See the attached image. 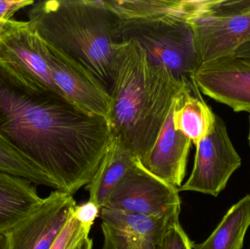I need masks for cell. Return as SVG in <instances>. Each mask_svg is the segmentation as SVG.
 I'll return each mask as SVG.
<instances>
[{
  "mask_svg": "<svg viewBox=\"0 0 250 249\" xmlns=\"http://www.w3.org/2000/svg\"><path fill=\"white\" fill-rule=\"evenodd\" d=\"M110 136L105 117L0 64V139L36 165L57 191L73 196L89 184Z\"/></svg>",
  "mask_w": 250,
  "mask_h": 249,
  "instance_id": "6da1fadb",
  "label": "cell"
},
{
  "mask_svg": "<svg viewBox=\"0 0 250 249\" xmlns=\"http://www.w3.org/2000/svg\"><path fill=\"white\" fill-rule=\"evenodd\" d=\"M248 140H249V143L250 146V130H249V136H248Z\"/></svg>",
  "mask_w": 250,
  "mask_h": 249,
  "instance_id": "83f0119b",
  "label": "cell"
},
{
  "mask_svg": "<svg viewBox=\"0 0 250 249\" xmlns=\"http://www.w3.org/2000/svg\"><path fill=\"white\" fill-rule=\"evenodd\" d=\"M192 244L176 216L167 222L155 249H192Z\"/></svg>",
  "mask_w": 250,
  "mask_h": 249,
  "instance_id": "44dd1931",
  "label": "cell"
},
{
  "mask_svg": "<svg viewBox=\"0 0 250 249\" xmlns=\"http://www.w3.org/2000/svg\"><path fill=\"white\" fill-rule=\"evenodd\" d=\"M93 249V240L88 237L80 245L78 246L75 249Z\"/></svg>",
  "mask_w": 250,
  "mask_h": 249,
  "instance_id": "d4e9b609",
  "label": "cell"
},
{
  "mask_svg": "<svg viewBox=\"0 0 250 249\" xmlns=\"http://www.w3.org/2000/svg\"><path fill=\"white\" fill-rule=\"evenodd\" d=\"M42 200L33 183L0 171V232H8L24 220Z\"/></svg>",
  "mask_w": 250,
  "mask_h": 249,
  "instance_id": "9a60e30c",
  "label": "cell"
},
{
  "mask_svg": "<svg viewBox=\"0 0 250 249\" xmlns=\"http://www.w3.org/2000/svg\"><path fill=\"white\" fill-rule=\"evenodd\" d=\"M0 171L29 180L36 185L54 189L52 181L29 159L0 139Z\"/></svg>",
  "mask_w": 250,
  "mask_h": 249,
  "instance_id": "d6986e66",
  "label": "cell"
},
{
  "mask_svg": "<svg viewBox=\"0 0 250 249\" xmlns=\"http://www.w3.org/2000/svg\"><path fill=\"white\" fill-rule=\"evenodd\" d=\"M216 115L203 99L196 84L187 88L175 101V129L196 146L214 127Z\"/></svg>",
  "mask_w": 250,
  "mask_h": 249,
  "instance_id": "e0dca14e",
  "label": "cell"
},
{
  "mask_svg": "<svg viewBox=\"0 0 250 249\" xmlns=\"http://www.w3.org/2000/svg\"><path fill=\"white\" fill-rule=\"evenodd\" d=\"M44 47L45 42L29 22L11 19L0 33V64L28 83L64 96L53 80Z\"/></svg>",
  "mask_w": 250,
  "mask_h": 249,
  "instance_id": "ba28073f",
  "label": "cell"
},
{
  "mask_svg": "<svg viewBox=\"0 0 250 249\" xmlns=\"http://www.w3.org/2000/svg\"><path fill=\"white\" fill-rule=\"evenodd\" d=\"M114 35L118 42L136 41L150 62L165 66L176 78L188 84L195 83L194 75L200 62L193 29L188 21L116 17Z\"/></svg>",
  "mask_w": 250,
  "mask_h": 249,
  "instance_id": "277c9868",
  "label": "cell"
},
{
  "mask_svg": "<svg viewBox=\"0 0 250 249\" xmlns=\"http://www.w3.org/2000/svg\"><path fill=\"white\" fill-rule=\"evenodd\" d=\"M179 192L138 162L113 190L104 209L169 220L180 215Z\"/></svg>",
  "mask_w": 250,
  "mask_h": 249,
  "instance_id": "8992f818",
  "label": "cell"
},
{
  "mask_svg": "<svg viewBox=\"0 0 250 249\" xmlns=\"http://www.w3.org/2000/svg\"><path fill=\"white\" fill-rule=\"evenodd\" d=\"M27 15L42 40L77 61L109 92L118 42L115 16L104 0L35 1Z\"/></svg>",
  "mask_w": 250,
  "mask_h": 249,
  "instance_id": "3957f363",
  "label": "cell"
},
{
  "mask_svg": "<svg viewBox=\"0 0 250 249\" xmlns=\"http://www.w3.org/2000/svg\"><path fill=\"white\" fill-rule=\"evenodd\" d=\"M188 22L200 66L233 55L250 39V0H202Z\"/></svg>",
  "mask_w": 250,
  "mask_h": 249,
  "instance_id": "5b68a950",
  "label": "cell"
},
{
  "mask_svg": "<svg viewBox=\"0 0 250 249\" xmlns=\"http://www.w3.org/2000/svg\"><path fill=\"white\" fill-rule=\"evenodd\" d=\"M100 212L99 208L89 200L82 206H76L74 214L79 222L83 225L92 227L95 219L99 216Z\"/></svg>",
  "mask_w": 250,
  "mask_h": 249,
  "instance_id": "7402d4cb",
  "label": "cell"
},
{
  "mask_svg": "<svg viewBox=\"0 0 250 249\" xmlns=\"http://www.w3.org/2000/svg\"><path fill=\"white\" fill-rule=\"evenodd\" d=\"M234 55L239 58H245L250 61V39L240 47L235 52Z\"/></svg>",
  "mask_w": 250,
  "mask_h": 249,
  "instance_id": "cb8c5ba5",
  "label": "cell"
},
{
  "mask_svg": "<svg viewBox=\"0 0 250 249\" xmlns=\"http://www.w3.org/2000/svg\"><path fill=\"white\" fill-rule=\"evenodd\" d=\"M137 163L120 140L110 136L102 160L89 184L85 186L89 194V201L95 203L100 210L104 209L113 190Z\"/></svg>",
  "mask_w": 250,
  "mask_h": 249,
  "instance_id": "5bb4252c",
  "label": "cell"
},
{
  "mask_svg": "<svg viewBox=\"0 0 250 249\" xmlns=\"http://www.w3.org/2000/svg\"><path fill=\"white\" fill-rule=\"evenodd\" d=\"M102 249H155L167 219L102 209ZM170 220V219H169Z\"/></svg>",
  "mask_w": 250,
  "mask_h": 249,
  "instance_id": "7c38bea8",
  "label": "cell"
},
{
  "mask_svg": "<svg viewBox=\"0 0 250 249\" xmlns=\"http://www.w3.org/2000/svg\"><path fill=\"white\" fill-rule=\"evenodd\" d=\"M202 0H106L105 5L120 19H157L188 21Z\"/></svg>",
  "mask_w": 250,
  "mask_h": 249,
  "instance_id": "2e32d148",
  "label": "cell"
},
{
  "mask_svg": "<svg viewBox=\"0 0 250 249\" xmlns=\"http://www.w3.org/2000/svg\"><path fill=\"white\" fill-rule=\"evenodd\" d=\"M44 56L54 83L67 99L84 111L108 118L109 94L90 73L45 42Z\"/></svg>",
  "mask_w": 250,
  "mask_h": 249,
  "instance_id": "30bf717a",
  "label": "cell"
},
{
  "mask_svg": "<svg viewBox=\"0 0 250 249\" xmlns=\"http://www.w3.org/2000/svg\"><path fill=\"white\" fill-rule=\"evenodd\" d=\"M92 226L78 220L74 213L51 249H75L89 237Z\"/></svg>",
  "mask_w": 250,
  "mask_h": 249,
  "instance_id": "ffe728a7",
  "label": "cell"
},
{
  "mask_svg": "<svg viewBox=\"0 0 250 249\" xmlns=\"http://www.w3.org/2000/svg\"><path fill=\"white\" fill-rule=\"evenodd\" d=\"M32 0H4L0 1V20H11L12 17L21 9L32 6Z\"/></svg>",
  "mask_w": 250,
  "mask_h": 249,
  "instance_id": "603a6c76",
  "label": "cell"
},
{
  "mask_svg": "<svg viewBox=\"0 0 250 249\" xmlns=\"http://www.w3.org/2000/svg\"><path fill=\"white\" fill-rule=\"evenodd\" d=\"M76 206L71 194L52 192L24 220L6 232L8 249H51Z\"/></svg>",
  "mask_w": 250,
  "mask_h": 249,
  "instance_id": "9c48e42d",
  "label": "cell"
},
{
  "mask_svg": "<svg viewBox=\"0 0 250 249\" xmlns=\"http://www.w3.org/2000/svg\"><path fill=\"white\" fill-rule=\"evenodd\" d=\"M200 92L231 108L250 113V61L234 54L204 63L193 77Z\"/></svg>",
  "mask_w": 250,
  "mask_h": 249,
  "instance_id": "8fae6325",
  "label": "cell"
},
{
  "mask_svg": "<svg viewBox=\"0 0 250 249\" xmlns=\"http://www.w3.org/2000/svg\"><path fill=\"white\" fill-rule=\"evenodd\" d=\"M0 249H8V241L6 232H0Z\"/></svg>",
  "mask_w": 250,
  "mask_h": 249,
  "instance_id": "484cf974",
  "label": "cell"
},
{
  "mask_svg": "<svg viewBox=\"0 0 250 249\" xmlns=\"http://www.w3.org/2000/svg\"><path fill=\"white\" fill-rule=\"evenodd\" d=\"M250 225V195L233 206L213 233L194 249H242Z\"/></svg>",
  "mask_w": 250,
  "mask_h": 249,
  "instance_id": "ac0fdd59",
  "label": "cell"
},
{
  "mask_svg": "<svg viewBox=\"0 0 250 249\" xmlns=\"http://www.w3.org/2000/svg\"><path fill=\"white\" fill-rule=\"evenodd\" d=\"M176 99L154 147L139 164L154 176L173 187L180 188L186 175L192 141L176 130L173 125Z\"/></svg>",
  "mask_w": 250,
  "mask_h": 249,
  "instance_id": "4fadbf2b",
  "label": "cell"
},
{
  "mask_svg": "<svg viewBox=\"0 0 250 249\" xmlns=\"http://www.w3.org/2000/svg\"><path fill=\"white\" fill-rule=\"evenodd\" d=\"M194 84L176 78L165 66L150 62L136 41L118 42L108 92L111 135L141 163L154 147L174 99Z\"/></svg>",
  "mask_w": 250,
  "mask_h": 249,
  "instance_id": "7a4b0ae2",
  "label": "cell"
},
{
  "mask_svg": "<svg viewBox=\"0 0 250 249\" xmlns=\"http://www.w3.org/2000/svg\"><path fill=\"white\" fill-rule=\"evenodd\" d=\"M6 23H7L6 20H0V33H1V31H2L3 28H4Z\"/></svg>",
  "mask_w": 250,
  "mask_h": 249,
  "instance_id": "4316f807",
  "label": "cell"
},
{
  "mask_svg": "<svg viewBox=\"0 0 250 249\" xmlns=\"http://www.w3.org/2000/svg\"><path fill=\"white\" fill-rule=\"evenodd\" d=\"M195 146L192 173L179 191L198 192L217 197L242 165V159L220 117L216 115L214 127Z\"/></svg>",
  "mask_w": 250,
  "mask_h": 249,
  "instance_id": "52a82bcc",
  "label": "cell"
}]
</instances>
